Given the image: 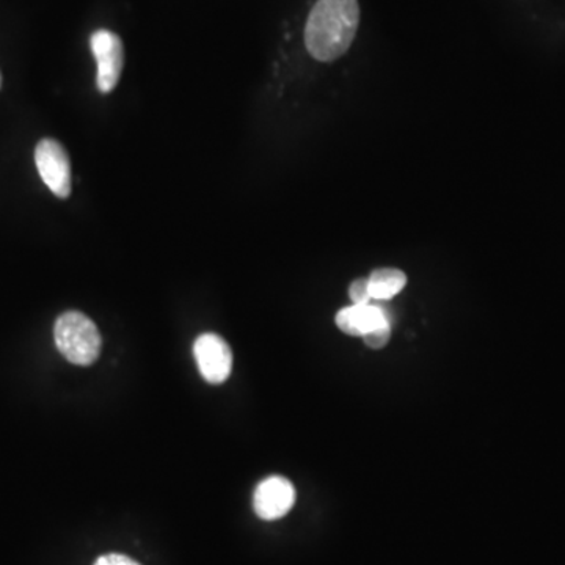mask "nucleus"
I'll list each match as a JSON object with an SVG mask.
<instances>
[{
	"instance_id": "11",
	"label": "nucleus",
	"mask_w": 565,
	"mask_h": 565,
	"mask_svg": "<svg viewBox=\"0 0 565 565\" xmlns=\"http://www.w3.org/2000/svg\"><path fill=\"white\" fill-rule=\"evenodd\" d=\"M95 565H140L136 563V561L131 559V557L125 555H117V553H111V555H104L96 561Z\"/></svg>"
},
{
	"instance_id": "7",
	"label": "nucleus",
	"mask_w": 565,
	"mask_h": 565,
	"mask_svg": "<svg viewBox=\"0 0 565 565\" xmlns=\"http://www.w3.org/2000/svg\"><path fill=\"white\" fill-rule=\"evenodd\" d=\"M390 323L388 315L379 305H351L337 313V326L351 337H364L371 330Z\"/></svg>"
},
{
	"instance_id": "2",
	"label": "nucleus",
	"mask_w": 565,
	"mask_h": 565,
	"mask_svg": "<svg viewBox=\"0 0 565 565\" xmlns=\"http://www.w3.org/2000/svg\"><path fill=\"white\" fill-rule=\"evenodd\" d=\"M54 340L58 352L77 366H90L102 352V333L88 316L79 311H66L54 327Z\"/></svg>"
},
{
	"instance_id": "10",
	"label": "nucleus",
	"mask_w": 565,
	"mask_h": 565,
	"mask_svg": "<svg viewBox=\"0 0 565 565\" xmlns=\"http://www.w3.org/2000/svg\"><path fill=\"white\" fill-rule=\"evenodd\" d=\"M349 296H351L353 305L371 303L373 297H371L367 278H359V280L353 281L351 288H349Z\"/></svg>"
},
{
	"instance_id": "4",
	"label": "nucleus",
	"mask_w": 565,
	"mask_h": 565,
	"mask_svg": "<svg viewBox=\"0 0 565 565\" xmlns=\"http://www.w3.org/2000/svg\"><path fill=\"white\" fill-rule=\"evenodd\" d=\"M93 55L98 65L96 84L102 93H110L117 87L120 81L122 63H125V51L117 33L110 31H96L90 39Z\"/></svg>"
},
{
	"instance_id": "9",
	"label": "nucleus",
	"mask_w": 565,
	"mask_h": 565,
	"mask_svg": "<svg viewBox=\"0 0 565 565\" xmlns=\"http://www.w3.org/2000/svg\"><path fill=\"white\" fill-rule=\"evenodd\" d=\"M390 337H392V323H385V326L377 327V329L364 334L363 341L367 348L382 349L388 344Z\"/></svg>"
},
{
	"instance_id": "6",
	"label": "nucleus",
	"mask_w": 565,
	"mask_h": 565,
	"mask_svg": "<svg viewBox=\"0 0 565 565\" xmlns=\"http://www.w3.org/2000/svg\"><path fill=\"white\" fill-rule=\"evenodd\" d=\"M296 503V489L292 482L282 476H270L256 487L253 494V509L256 515L267 522L281 519Z\"/></svg>"
},
{
	"instance_id": "5",
	"label": "nucleus",
	"mask_w": 565,
	"mask_h": 565,
	"mask_svg": "<svg viewBox=\"0 0 565 565\" xmlns=\"http://www.w3.org/2000/svg\"><path fill=\"white\" fill-rule=\"evenodd\" d=\"M193 355L204 381L221 385L233 370V353L228 343L215 333H204L193 344Z\"/></svg>"
},
{
	"instance_id": "3",
	"label": "nucleus",
	"mask_w": 565,
	"mask_h": 565,
	"mask_svg": "<svg viewBox=\"0 0 565 565\" xmlns=\"http://www.w3.org/2000/svg\"><path fill=\"white\" fill-rule=\"evenodd\" d=\"M36 169L41 180L58 199H68L71 193V163L65 148L57 140L43 139L36 145Z\"/></svg>"
},
{
	"instance_id": "12",
	"label": "nucleus",
	"mask_w": 565,
	"mask_h": 565,
	"mask_svg": "<svg viewBox=\"0 0 565 565\" xmlns=\"http://www.w3.org/2000/svg\"><path fill=\"white\" fill-rule=\"evenodd\" d=\"M0 85H2V76H0Z\"/></svg>"
},
{
	"instance_id": "8",
	"label": "nucleus",
	"mask_w": 565,
	"mask_h": 565,
	"mask_svg": "<svg viewBox=\"0 0 565 565\" xmlns=\"http://www.w3.org/2000/svg\"><path fill=\"white\" fill-rule=\"evenodd\" d=\"M367 281H370L373 300H390L403 291L407 285V275L403 270L385 267V269L374 270Z\"/></svg>"
},
{
	"instance_id": "1",
	"label": "nucleus",
	"mask_w": 565,
	"mask_h": 565,
	"mask_svg": "<svg viewBox=\"0 0 565 565\" xmlns=\"http://www.w3.org/2000/svg\"><path fill=\"white\" fill-rule=\"evenodd\" d=\"M360 22L356 0H318L308 17L305 44L311 57L333 62L345 54Z\"/></svg>"
}]
</instances>
